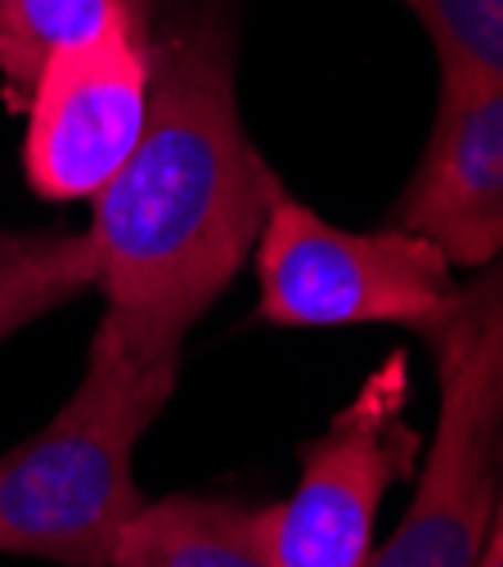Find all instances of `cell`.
<instances>
[{
    "label": "cell",
    "mask_w": 503,
    "mask_h": 567,
    "mask_svg": "<svg viewBox=\"0 0 503 567\" xmlns=\"http://www.w3.org/2000/svg\"><path fill=\"white\" fill-rule=\"evenodd\" d=\"M476 567H503V540L499 536H490V545H485V554H481Z\"/></svg>",
    "instance_id": "12"
},
{
    "label": "cell",
    "mask_w": 503,
    "mask_h": 567,
    "mask_svg": "<svg viewBox=\"0 0 503 567\" xmlns=\"http://www.w3.org/2000/svg\"><path fill=\"white\" fill-rule=\"evenodd\" d=\"M405 410L409 361L391 351L328 429L302 446L293 495L256 509L270 567H369L378 509L418 460V433Z\"/></svg>",
    "instance_id": "5"
},
{
    "label": "cell",
    "mask_w": 503,
    "mask_h": 567,
    "mask_svg": "<svg viewBox=\"0 0 503 567\" xmlns=\"http://www.w3.org/2000/svg\"><path fill=\"white\" fill-rule=\"evenodd\" d=\"M113 567H270V558L256 509L211 495H163L126 523Z\"/></svg>",
    "instance_id": "8"
},
{
    "label": "cell",
    "mask_w": 503,
    "mask_h": 567,
    "mask_svg": "<svg viewBox=\"0 0 503 567\" xmlns=\"http://www.w3.org/2000/svg\"><path fill=\"white\" fill-rule=\"evenodd\" d=\"M154 32H113L54 50L32 82L23 172L50 203L95 198L149 126Z\"/></svg>",
    "instance_id": "6"
},
{
    "label": "cell",
    "mask_w": 503,
    "mask_h": 567,
    "mask_svg": "<svg viewBox=\"0 0 503 567\" xmlns=\"http://www.w3.org/2000/svg\"><path fill=\"white\" fill-rule=\"evenodd\" d=\"M396 226L437 244L450 266L503 257V82L441 68L437 113Z\"/></svg>",
    "instance_id": "7"
},
{
    "label": "cell",
    "mask_w": 503,
    "mask_h": 567,
    "mask_svg": "<svg viewBox=\"0 0 503 567\" xmlns=\"http://www.w3.org/2000/svg\"><path fill=\"white\" fill-rule=\"evenodd\" d=\"M490 536L503 540V460H499V501H494V532Z\"/></svg>",
    "instance_id": "13"
},
{
    "label": "cell",
    "mask_w": 503,
    "mask_h": 567,
    "mask_svg": "<svg viewBox=\"0 0 503 567\" xmlns=\"http://www.w3.org/2000/svg\"><path fill=\"white\" fill-rule=\"evenodd\" d=\"M95 289V252L67 230H0V342Z\"/></svg>",
    "instance_id": "10"
},
{
    "label": "cell",
    "mask_w": 503,
    "mask_h": 567,
    "mask_svg": "<svg viewBox=\"0 0 503 567\" xmlns=\"http://www.w3.org/2000/svg\"><path fill=\"white\" fill-rule=\"evenodd\" d=\"M283 181L248 140L234 50L211 19L154 41V95L126 167L91 198L95 289L130 320L189 338L252 257Z\"/></svg>",
    "instance_id": "1"
},
{
    "label": "cell",
    "mask_w": 503,
    "mask_h": 567,
    "mask_svg": "<svg viewBox=\"0 0 503 567\" xmlns=\"http://www.w3.org/2000/svg\"><path fill=\"white\" fill-rule=\"evenodd\" d=\"M0 63H6V54H0Z\"/></svg>",
    "instance_id": "14"
},
{
    "label": "cell",
    "mask_w": 503,
    "mask_h": 567,
    "mask_svg": "<svg viewBox=\"0 0 503 567\" xmlns=\"http://www.w3.org/2000/svg\"><path fill=\"white\" fill-rule=\"evenodd\" d=\"M441 414L413 501L369 567H476L499 501L503 460V257L459 289L427 333Z\"/></svg>",
    "instance_id": "3"
},
{
    "label": "cell",
    "mask_w": 503,
    "mask_h": 567,
    "mask_svg": "<svg viewBox=\"0 0 503 567\" xmlns=\"http://www.w3.org/2000/svg\"><path fill=\"white\" fill-rule=\"evenodd\" d=\"M427 28L437 68L503 82V0H400Z\"/></svg>",
    "instance_id": "11"
},
{
    "label": "cell",
    "mask_w": 503,
    "mask_h": 567,
    "mask_svg": "<svg viewBox=\"0 0 503 567\" xmlns=\"http://www.w3.org/2000/svg\"><path fill=\"white\" fill-rule=\"evenodd\" d=\"M185 338L104 311L86 374L36 437L0 455V554L113 567L144 509L135 446L176 392Z\"/></svg>",
    "instance_id": "2"
},
{
    "label": "cell",
    "mask_w": 503,
    "mask_h": 567,
    "mask_svg": "<svg viewBox=\"0 0 503 567\" xmlns=\"http://www.w3.org/2000/svg\"><path fill=\"white\" fill-rule=\"evenodd\" d=\"M113 32L149 37V0H0V73L32 91L54 50L86 45Z\"/></svg>",
    "instance_id": "9"
},
{
    "label": "cell",
    "mask_w": 503,
    "mask_h": 567,
    "mask_svg": "<svg viewBox=\"0 0 503 567\" xmlns=\"http://www.w3.org/2000/svg\"><path fill=\"white\" fill-rule=\"evenodd\" d=\"M256 316L279 329L405 324L431 333L459 298L454 266L422 235L342 230L302 198L279 194L256 239Z\"/></svg>",
    "instance_id": "4"
}]
</instances>
